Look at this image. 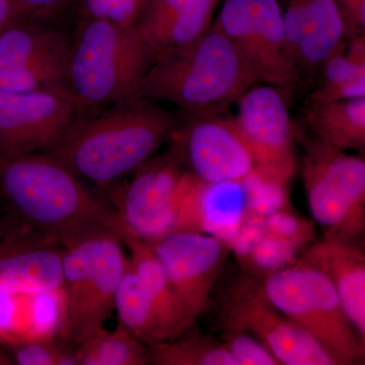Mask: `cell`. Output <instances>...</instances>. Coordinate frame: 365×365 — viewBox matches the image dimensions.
I'll list each match as a JSON object with an SVG mask.
<instances>
[{
  "label": "cell",
  "instance_id": "obj_1",
  "mask_svg": "<svg viewBox=\"0 0 365 365\" xmlns=\"http://www.w3.org/2000/svg\"><path fill=\"white\" fill-rule=\"evenodd\" d=\"M0 192L26 227L62 248L98 235L123 239V225L115 208L44 153L0 157Z\"/></svg>",
  "mask_w": 365,
  "mask_h": 365
},
{
  "label": "cell",
  "instance_id": "obj_2",
  "mask_svg": "<svg viewBox=\"0 0 365 365\" xmlns=\"http://www.w3.org/2000/svg\"><path fill=\"white\" fill-rule=\"evenodd\" d=\"M179 112L138 98L81 118L44 155L79 179L108 187L135 172L169 140L181 122Z\"/></svg>",
  "mask_w": 365,
  "mask_h": 365
},
{
  "label": "cell",
  "instance_id": "obj_3",
  "mask_svg": "<svg viewBox=\"0 0 365 365\" xmlns=\"http://www.w3.org/2000/svg\"><path fill=\"white\" fill-rule=\"evenodd\" d=\"M256 73L215 21L189 45L155 60L141 97L177 106L182 117L222 115L252 86Z\"/></svg>",
  "mask_w": 365,
  "mask_h": 365
},
{
  "label": "cell",
  "instance_id": "obj_4",
  "mask_svg": "<svg viewBox=\"0 0 365 365\" xmlns=\"http://www.w3.org/2000/svg\"><path fill=\"white\" fill-rule=\"evenodd\" d=\"M157 54L134 25L78 19L71 34L68 85L86 115L141 98Z\"/></svg>",
  "mask_w": 365,
  "mask_h": 365
},
{
  "label": "cell",
  "instance_id": "obj_5",
  "mask_svg": "<svg viewBox=\"0 0 365 365\" xmlns=\"http://www.w3.org/2000/svg\"><path fill=\"white\" fill-rule=\"evenodd\" d=\"M119 235H105L66 247L62 255L66 302L59 337L76 346L105 327L128 266Z\"/></svg>",
  "mask_w": 365,
  "mask_h": 365
},
{
  "label": "cell",
  "instance_id": "obj_6",
  "mask_svg": "<svg viewBox=\"0 0 365 365\" xmlns=\"http://www.w3.org/2000/svg\"><path fill=\"white\" fill-rule=\"evenodd\" d=\"M261 284L274 306L309 334L335 364H364L365 342L323 273L295 263L266 276Z\"/></svg>",
  "mask_w": 365,
  "mask_h": 365
},
{
  "label": "cell",
  "instance_id": "obj_7",
  "mask_svg": "<svg viewBox=\"0 0 365 365\" xmlns=\"http://www.w3.org/2000/svg\"><path fill=\"white\" fill-rule=\"evenodd\" d=\"M302 179L314 222L325 237L356 245L365 227V160L319 137H300Z\"/></svg>",
  "mask_w": 365,
  "mask_h": 365
},
{
  "label": "cell",
  "instance_id": "obj_8",
  "mask_svg": "<svg viewBox=\"0 0 365 365\" xmlns=\"http://www.w3.org/2000/svg\"><path fill=\"white\" fill-rule=\"evenodd\" d=\"M71 43V34L53 21H14L0 34V91H46L72 98Z\"/></svg>",
  "mask_w": 365,
  "mask_h": 365
},
{
  "label": "cell",
  "instance_id": "obj_9",
  "mask_svg": "<svg viewBox=\"0 0 365 365\" xmlns=\"http://www.w3.org/2000/svg\"><path fill=\"white\" fill-rule=\"evenodd\" d=\"M190 177L179 151L173 145L163 155L140 165L133 179L118 189L115 210L123 225L124 235L151 244L173 232Z\"/></svg>",
  "mask_w": 365,
  "mask_h": 365
},
{
  "label": "cell",
  "instance_id": "obj_10",
  "mask_svg": "<svg viewBox=\"0 0 365 365\" xmlns=\"http://www.w3.org/2000/svg\"><path fill=\"white\" fill-rule=\"evenodd\" d=\"M220 316L225 329L252 334L281 365H336L309 334L274 306L261 283L249 276L237 278L227 288Z\"/></svg>",
  "mask_w": 365,
  "mask_h": 365
},
{
  "label": "cell",
  "instance_id": "obj_11",
  "mask_svg": "<svg viewBox=\"0 0 365 365\" xmlns=\"http://www.w3.org/2000/svg\"><path fill=\"white\" fill-rule=\"evenodd\" d=\"M215 21L248 61L259 83L279 88L299 83L287 54L279 0H225Z\"/></svg>",
  "mask_w": 365,
  "mask_h": 365
},
{
  "label": "cell",
  "instance_id": "obj_12",
  "mask_svg": "<svg viewBox=\"0 0 365 365\" xmlns=\"http://www.w3.org/2000/svg\"><path fill=\"white\" fill-rule=\"evenodd\" d=\"M85 116L78 102L66 96L0 91V157L50 150Z\"/></svg>",
  "mask_w": 365,
  "mask_h": 365
},
{
  "label": "cell",
  "instance_id": "obj_13",
  "mask_svg": "<svg viewBox=\"0 0 365 365\" xmlns=\"http://www.w3.org/2000/svg\"><path fill=\"white\" fill-rule=\"evenodd\" d=\"M276 86L258 83L237 101V129L255 169L289 184L297 173L294 129L287 101Z\"/></svg>",
  "mask_w": 365,
  "mask_h": 365
},
{
  "label": "cell",
  "instance_id": "obj_14",
  "mask_svg": "<svg viewBox=\"0 0 365 365\" xmlns=\"http://www.w3.org/2000/svg\"><path fill=\"white\" fill-rule=\"evenodd\" d=\"M148 245L195 322L210 307L211 294L232 248L217 237L192 230H173Z\"/></svg>",
  "mask_w": 365,
  "mask_h": 365
},
{
  "label": "cell",
  "instance_id": "obj_15",
  "mask_svg": "<svg viewBox=\"0 0 365 365\" xmlns=\"http://www.w3.org/2000/svg\"><path fill=\"white\" fill-rule=\"evenodd\" d=\"M182 116V115H181ZM169 140L199 181H239L255 169L234 117H182Z\"/></svg>",
  "mask_w": 365,
  "mask_h": 365
},
{
  "label": "cell",
  "instance_id": "obj_16",
  "mask_svg": "<svg viewBox=\"0 0 365 365\" xmlns=\"http://www.w3.org/2000/svg\"><path fill=\"white\" fill-rule=\"evenodd\" d=\"M283 24L288 57L299 78L314 76L347 39L340 0H289Z\"/></svg>",
  "mask_w": 365,
  "mask_h": 365
},
{
  "label": "cell",
  "instance_id": "obj_17",
  "mask_svg": "<svg viewBox=\"0 0 365 365\" xmlns=\"http://www.w3.org/2000/svg\"><path fill=\"white\" fill-rule=\"evenodd\" d=\"M250 217L242 179L205 182L191 175L174 230L210 235L232 248Z\"/></svg>",
  "mask_w": 365,
  "mask_h": 365
},
{
  "label": "cell",
  "instance_id": "obj_18",
  "mask_svg": "<svg viewBox=\"0 0 365 365\" xmlns=\"http://www.w3.org/2000/svg\"><path fill=\"white\" fill-rule=\"evenodd\" d=\"M56 242L29 228L0 242V297L46 294L62 287V255Z\"/></svg>",
  "mask_w": 365,
  "mask_h": 365
},
{
  "label": "cell",
  "instance_id": "obj_19",
  "mask_svg": "<svg viewBox=\"0 0 365 365\" xmlns=\"http://www.w3.org/2000/svg\"><path fill=\"white\" fill-rule=\"evenodd\" d=\"M220 0H148L134 26L157 59L189 45L212 24Z\"/></svg>",
  "mask_w": 365,
  "mask_h": 365
},
{
  "label": "cell",
  "instance_id": "obj_20",
  "mask_svg": "<svg viewBox=\"0 0 365 365\" xmlns=\"http://www.w3.org/2000/svg\"><path fill=\"white\" fill-rule=\"evenodd\" d=\"M328 278L346 314L365 342V255L357 245L325 237L304 250L297 262Z\"/></svg>",
  "mask_w": 365,
  "mask_h": 365
},
{
  "label": "cell",
  "instance_id": "obj_21",
  "mask_svg": "<svg viewBox=\"0 0 365 365\" xmlns=\"http://www.w3.org/2000/svg\"><path fill=\"white\" fill-rule=\"evenodd\" d=\"M123 242L130 251L129 262L132 268L167 326L173 340L181 337L193 325L194 321L178 299L150 245L126 234L123 235Z\"/></svg>",
  "mask_w": 365,
  "mask_h": 365
},
{
  "label": "cell",
  "instance_id": "obj_22",
  "mask_svg": "<svg viewBox=\"0 0 365 365\" xmlns=\"http://www.w3.org/2000/svg\"><path fill=\"white\" fill-rule=\"evenodd\" d=\"M304 120L322 140L340 150L364 153L365 97L327 103L309 101Z\"/></svg>",
  "mask_w": 365,
  "mask_h": 365
},
{
  "label": "cell",
  "instance_id": "obj_23",
  "mask_svg": "<svg viewBox=\"0 0 365 365\" xmlns=\"http://www.w3.org/2000/svg\"><path fill=\"white\" fill-rule=\"evenodd\" d=\"M232 251L244 267L265 278L294 265L302 248L268 234L263 218L251 216L232 245Z\"/></svg>",
  "mask_w": 365,
  "mask_h": 365
},
{
  "label": "cell",
  "instance_id": "obj_24",
  "mask_svg": "<svg viewBox=\"0 0 365 365\" xmlns=\"http://www.w3.org/2000/svg\"><path fill=\"white\" fill-rule=\"evenodd\" d=\"M115 311L117 312L119 324L130 331L132 335L144 344L150 347L173 340L130 262L118 287Z\"/></svg>",
  "mask_w": 365,
  "mask_h": 365
},
{
  "label": "cell",
  "instance_id": "obj_25",
  "mask_svg": "<svg viewBox=\"0 0 365 365\" xmlns=\"http://www.w3.org/2000/svg\"><path fill=\"white\" fill-rule=\"evenodd\" d=\"M78 365L150 364V346L144 344L121 324L115 330L103 328L74 346Z\"/></svg>",
  "mask_w": 365,
  "mask_h": 365
},
{
  "label": "cell",
  "instance_id": "obj_26",
  "mask_svg": "<svg viewBox=\"0 0 365 365\" xmlns=\"http://www.w3.org/2000/svg\"><path fill=\"white\" fill-rule=\"evenodd\" d=\"M345 42L325 59L323 81L312 93V102L327 103L365 97V64L346 55Z\"/></svg>",
  "mask_w": 365,
  "mask_h": 365
},
{
  "label": "cell",
  "instance_id": "obj_27",
  "mask_svg": "<svg viewBox=\"0 0 365 365\" xmlns=\"http://www.w3.org/2000/svg\"><path fill=\"white\" fill-rule=\"evenodd\" d=\"M150 364L237 365L222 342L206 337H179L150 346Z\"/></svg>",
  "mask_w": 365,
  "mask_h": 365
},
{
  "label": "cell",
  "instance_id": "obj_28",
  "mask_svg": "<svg viewBox=\"0 0 365 365\" xmlns=\"http://www.w3.org/2000/svg\"><path fill=\"white\" fill-rule=\"evenodd\" d=\"M247 208L253 217L265 218L289 208V184L254 169L242 179Z\"/></svg>",
  "mask_w": 365,
  "mask_h": 365
},
{
  "label": "cell",
  "instance_id": "obj_29",
  "mask_svg": "<svg viewBox=\"0 0 365 365\" xmlns=\"http://www.w3.org/2000/svg\"><path fill=\"white\" fill-rule=\"evenodd\" d=\"M14 364L19 365H78L74 346L59 337H26L9 343Z\"/></svg>",
  "mask_w": 365,
  "mask_h": 365
},
{
  "label": "cell",
  "instance_id": "obj_30",
  "mask_svg": "<svg viewBox=\"0 0 365 365\" xmlns=\"http://www.w3.org/2000/svg\"><path fill=\"white\" fill-rule=\"evenodd\" d=\"M148 0H72L71 7L78 19H98L134 25Z\"/></svg>",
  "mask_w": 365,
  "mask_h": 365
},
{
  "label": "cell",
  "instance_id": "obj_31",
  "mask_svg": "<svg viewBox=\"0 0 365 365\" xmlns=\"http://www.w3.org/2000/svg\"><path fill=\"white\" fill-rule=\"evenodd\" d=\"M222 337L223 345L237 365H281L267 346L252 334L225 329Z\"/></svg>",
  "mask_w": 365,
  "mask_h": 365
},
{
  "label": "cell",
  "instance_id": "obj_32",
  "mask_svg": "<svg viewBox=\"0 0 365 365\" xmlns=\"http://www.w3.org/2000/svg\"><path fill=\"white\" fill-rule=\"evenodd\" d=\"M263 225L268 234L302 249L316 237L314 223L295 215L289 208L263 218Z\"/></svg>",
  "mask_w": 365,
  "mask_h": 365
},
{
  "label": "cell",
  "instance_id": "obj_33",
  "mask_svg": "<svg viewBox=\"0 0 365 365\" xmlns=\"http://www.w3.org/2000/svg\"><path fill=\"white\" fill-rule=\"evenodd\" d=\"M26 14L34 20L53 21L55 16L71 7L72 0H14Z\"/></svg>",
  "mask_w": 365,
  "mask_h": 365
},
{
  "label": "cell",
  "instance_id": "obj_34",
  "mask_svg": "<svg viewBox=\"0 0 365 365\" xmlns=\"http://www.w3.org/2000/svg\"><path fill=\"white\" fill-rule=\"evenodd\" d=\"M344 14L347 39L364 33L365 0H340Z\"/></svg>",
  "mask_w": 365,
  "mask_h": 365
},
{
  "label": "cell",
  "instance_id": "obj_35",
  "mask_svg": "<svg viewBox=\"0 0 365 365\" xmlns=\"http://www.w3.org/2000/svg\"><path fill=\"white\" fill-rule=\"evenodd\" d=\"M26 18L14 0H0V34L14 21Z\"/></svg>",
  "mask_w": 365,
  "mask_h": 365
},
{
  "label": "cell",
  "instance_id": "obj_36",
  "mask_svg": "<svg viewBox=\"0 0 365 365\" xmlns=\"http://www.w3.org/2000/svg\"><path fill=\"white\" fill-rule=\"evenodd\" d=\"M0 364H4V362L1 361V360H0Z\"/></svg>",
  "mask_w": 365,
  "mask_h": 365
}]
</instances>
